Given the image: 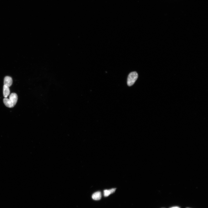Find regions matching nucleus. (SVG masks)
<instances>
[{
    "label": "nucleus",
    "instance_id": "nucleus-1",
    "mask_svg": "<svg viewBox=\"0 0 208 208\" xmlns=\"http://www.w3.org/2000/svg\"><path fill=\"white\" fill-rule=\"evenodd\" d=\"M17 100V95L15 93H13L10 95L9 99H8L7 97L4 98L3 102L6 107L12 108L16 105Z\"/></svg>",
    "mask_w": 208,
    "mask_h": 208
},
{
    "label": "nucleus",
    "instance_id": "nucleus-2",
    "mask_svg": "<svg viewBox=\"0 0 208 208\" xmlns=\"http://www.w3.org/2000/svg\"><path fill=\"white\" fill-rule=\"evenodd\" d=\"M138 77V75L136 72H132L128 75L127 79V84L129 86L134 85Z\"/></svg>",
    "mask_w": 208,
    "mask_h": 208
},
{
    "label": "nucleus",
    "instance_id": "nucleus-3",
    "mask_svg": "<svg viewBox=\"0 0 208 208\" xmlns=\"http://www.w3.org/2000/svg\"><path fill=\"white\" fill-rule=\"evenodd\" d=\"M12 83L13 79L11 77L8 76L5 77L4 79V85L9 87L12 85Z\"/></svg>",
    "mask_w": 208,
    "mask_h": 208
},
{
    "label": "nucleus",
    "instance_id": "nucleus-4",
    "mask_svg": "<svg viewBox=\"0 0 208 208\" xmlns=\"http://www.w3.org/2000/svg\"><path fill=\"white\" fill-rule=\"evenodd\" d=\"M101 198V192L98 191L95 192L92 196V198L93 200H100Z\"/></svg>",
    "mask_w": 208,
    "mask_h": 208
},
{
    "label": "nucleus",
    "instance_id": "nucleus-5",
    "mask_svg": "<svg viewBox=\"0 0 208 208\" xmlns=\"http://www.w3.org/2000/svg\"><path fill=\"white\" fill-rule=\"evenodd\" d=\"M10 94L9 87L5 85L3 86V96L5 98L7 97Z\"/></svg>",
    "mask_w": 208,
    "mask_h": 208
},
{
    "label": "nucleus",
    "instance_id": "nucleus-6",
    "mask_svg": "<svg viewBox=\"0 0 208 208\" xmlns=\"http://www.w3.org/2000/svg\"><path fill=\"white\" fill-rule=\"evenodd\" d=\"M116 189L114 188L110 190H106L104 191V195L105 197L109 196L110 194L113 193L115 191Z\"/></svg>",
    "mask_w": 208,
    "mask_h": 208
},
{
    "label": "nucleus",
    "instance_id": "nucleus-7",
    "mask_svg": "<svg viewBox=\"0 0 208 208\" xmlns=\"http://www.w3.org/2000/svg\"><path fill=\"white\" fill-rule=\"evenodd\" d=\"M171 208H180L179 207H171Z\"/></svg>",
    "mask_w": 208,
    "mask_h": 208
}]
</instances>
